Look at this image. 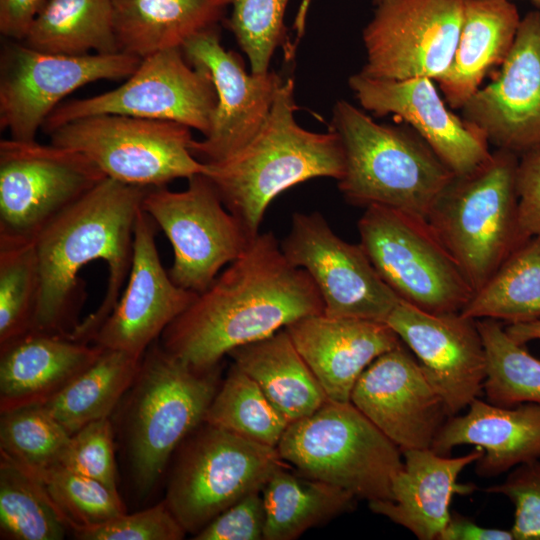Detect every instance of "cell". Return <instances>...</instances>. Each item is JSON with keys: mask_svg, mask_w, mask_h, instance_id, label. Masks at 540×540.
I'll use <instances>...</instances> for the list:
<instances>
[{"mask_svg": "<svg viewBox=\"0 0 540 540\" xmlns=\"http://www.w3.org/2000/svg\"><path fill=\"white\" fill-rule=\"evenodd\" d=\"M536 7L537 9H540V0H530Z\"/></svg>", "mask_w": 540, "mask_h": 540, "instance_id": "f907efd6", "label": "cell"}, {"mask_svg": "<svg viewBox=\"0 0 540 540\" xmlns=\"http://www.w3.org/2000/svg\"><path fill=\"white\" fill-rule=\"evenodd\" d=\"M460 313L509 324L540 319V234L516 247Z\"/></svg>", "mask_w": 540, "mask_h": 540, "instance_id": "d6a6232c", "label": "cell"}, {"mask_svg": "<svg viewBox=\"0 0 540 540\" xmlns=\"http://www.w3.org/2000/svg\"><path fill=\"white\" fill-rule=\"evenodd\" d=\"M106 177L76 150L36 140H1L0 241L34 242Z\"/></svg>", "mask_w": 540, "mask_h": 540, "instance_id": "8fae6325", "label": "cell"}, {"mask_svg": "<svg viewBox=\"0 0 540 540\" xmlns=\"http://www.w3.org/2000/svg\"><path fill=\"white\" fill-rule=\"evenodd\" d=\"M350 402L401 451L431 448L449 418L442 397L403 342L365 369Z\"/></svg>", "mask_w": 540, "mask_h": 540, "instance_id": "ffe728a7", "label": "cell"}, {"mask_svg": "<svg viewBox=\"0 0 540 540\" xmlns=\"http://www.w3.org/2000/svg\"><path fill=\"white\" fill-rule=\"evenodd\" d=\"M59 465L118 491L113 429L109 417L91 422L72 434Z\"/></svg>", "mask_w": 540, "mask_h": 540, "instance_id": "60d3db41", "label": "cell"}, {"mask_svg": "<svg viewBox=\"0 0 540 540\" xmlns=\"http://www.w3.org/2000/svg\"><path fill=\"white\" fill-rule=\"evenodd\" d=\"M521 18L510 0H463L460 32L450 65L435 82L452 109H461L486 75L509 54Z\"/></svg>", "mask_w": 540, "mask_h": 540, "instance_id": "4316f807", "label": "cell"}, {"mask_svg": "<svg viewBox=\"0 0 540 540\" xmlns=\"http://www.w3.org/2000/svg\"><path fill=\"white\" fill-rule=\"evenodd\" d=\"M439 540H514L511 530L477 525L457 513H451Z\"/></svg>", "mask_w": 540, "mask_h": 540, "instance_id": "7dc6e473", "label": "cell"}, {"mask_svg": "<svg viewBox=\"0 0 540 540\" xmlns=\"http://www.w3.org/2000/svg\"><path fill=\"white\" fill-rule=\"evenodd\" d=\"M295 83L284 80L271 111L257 134L231 157L205 164L203 173L224 206L251 238L270 203L282 192L317 177L340 180L345 155L338 134L313 132L295 119Z\"/></svg>", "mask_w": 540, "mask_h": 540, "instance_id": "3957f363", "label": "cell"}, {"mask_svg": "<svg viewBox=\"0 0 540 540\" xmlns=\"http://www.w3.org/2000/svg\"><path fill=\"white\" fill-rule=\"evenodd\" d=\"M289 0H231L228 27L246 54L250 72H269L271 58L279 46L286 45L284 23Z\"/></svg>", "mask_w": 540, "mask_h": 540, "instance_id": "ab89813d", "label": "cell"}, {"mask_svg": "<svg viewBox=\"0 0 540 540\" xmlns=\"http://www.w3.org/2000/svg\"><path fill=\"white\" fill-rule=\"evenodd\" d=\"M517 154L496 149L475 170L454 175L427 221L474 291L524 241L518 221Z\"/></svg>", "mask_w": 540, "mask_h": 540, "instance_id": "5b68a950", "label": "cell"}, {"mask_svg": "<svg viewBox=\"0 0 540 540\" xmlns=\"http://www.w3.org/2000/svg\"><path fill=\"white\" fill-rule=\"evenodd\" d=\"M496 76L461 108L489 144L521 155L540 144V9L527 13Z\"/></svg>", "mask_w": 540, "mask_h": 540, "instance_id": "d6986e66", "label": "cell"}, {"mask_svg": "<svg viewBox=\"0 0 540 540\" xmlns=\"http://www.w3.org/2000/svg\"><path fill=\"white\" fill-rule=\"evenodd\" d=\"M140 62L123 52L72 56L11 43L1 56V129L8 130L15 140H35L47 117L66 96L99 80L127 79Z\"/></svg>", "mask_w": 540, "mask_h": 540, "instance_id": "5bb4252c", "label": "cell"}, {"mask_svg": "<svg viewBox=\"0 0 540 540\" xmlns=\"http://www.w3.org/2000/svg\"><path fill=\"white\" fill-rule=\"evenodd\" d=\"M348 85L364 110L405 121L455 175L475 170L491 155L485 135L447 107L431 78L388 80L358 72Z\"/></svg>", "mask_w": 540, "mask_h": 540, "instance_id": "7402d4cb", "label": "cell"}, {"mask_svg": "<svg viewBox=\"0 0 540 540\" xmlns=\"http://www.w3.org/2000/svg\"><path fill=\"white\" fill-rule=\"evenodd\" d=\"M285 329L327 399L336 402H349L365 369L402 343L386 322L323 313L298 319Z\"/></svg>", "mask_w": 540, "mask_h": 540, "instance_id": "603a6c76", "label": "cell"}, {"mask_svg": "<svg viewBox=\"0 0 540 540\" xmlns=\"http://www.w3.org/2000/svg\"><path fill=\"white\" fill-rule=\"evenodd\" d=\"M313 0H301L294 18L293 29L296 33L297 39H301L305 32L306 21L308 16V11L310 9L311 3ZM376 5L382 0H372Z\"/></svg>", "mask_w": 540, "mask_h": 540, "instance_id": "681fc988", "label": "cell"}, {"mask_svg": "<svg viewBox=\"0 0 540 540\" xmlns=\"http://www.w3.org/2000/svg\"><path fill=\"white\" fill-rule=\"evenodd\" d=\"M40 290L34 242L0 241V346L32 330Z\"/></svg>", "mask_w": 540, "mask_h": 540, "instance_id": "74e56055", "label": "cell"}, {"mask_svg": "<svg viewBox=\"0 0 540 540\" xmlns=\"http://www.w3.org/2000/svg\"><path fill=\"white\" fill-rule=\"evenodd\" d=\"M204 422L275 448L289 426L255 380L234 363L219 386Z\"/></svg>", "mask_w": 540, "mask_h": 540, "instance_id": "e575fe53", "label": "cell"}, {"mask_svg": "<svg viewBox=\"0 0 540 540\" xmlns=\"http://www.w3.org/2000/svg\"><path fill=\"white\" fill-rule=\"evenodd\" d=\"M460 416H450L431 449L449 455L459 445L483 450L476 473L495 477L525 462L540 460V405L498 406L474 399Z\"/></svg>", "mask_w": 540, "mask_h": 540, "instance_id": "d4e9b609", "label": "cell"}, {"mask_svg": "<svg viewBox=\"0 0 540 540\" xmlns=\"http://www.w3.org/2000/svg\"><path fill=\"white\" fill-rule=\"evenodd\" d=\"M485 491L504 495L513 503L514 522L510 530L514 540H540V460L514 467L504 482Z\"/></svg>", "mask_w": 540, "mask_h": 540, "instance_id": "7bdbcfd3", "label": "cell"}, {"mask_svg": "<svg viewBox=\"0 0 540 540\" xmlns=\"http://www.w3.org/2000/svg\"><path fill=\"white\" fill-rule=\"evenodd\" d=\"M52 144L76 150L109 178L145 188L164 187L206 170L191 152V128L165 120L101 114L68 122Z\"/></svg>", "mask_w": 540, "mask_h": 540, "instance_id": "30bf717a", "label": "cell"}, {"mask_svg": "<svg viewBox=\"0 0 540 540\" xmlns=\"http://www.w3.org/2000/svg\"><path fill=\"white\" fill-rule=\"evenodd\" d=\"M219 366L198 370L157 340L129 389L126 442L136 488L149 492L172 453L203 422L219 388Z\"/></svg>", "mask_w": 540, "mask_h": 540, "instance_id": "8992f818", "label": "cell"}, {"mask_svg": "<svg viewBox=\"0 0 540 540\" xmlns=\"http://www.w3.org/2000/svg\"><path fill=\"white\" fill-rule=\"evenodd\" d=\"M70 436L43 404L1 412V455L28 472L59 464Z\"/></svg>", "mask_w": 540, "mask_h": 540, "instance_id": "8d00e7d4", "label": "cell"}, {"mask_svg": "<svg viewBox=\"0 0 540 540\" xmlns=\"http://www.w3.org/2000/svg\"><path fill=\"white\" fill-rule=\"evenodd\" d=\"M102 351V347L68 334L37 330L1 345L0 411L44 404Z\"/></svg>", "mask_w": 540, "mask_h": 540, "instance_id": "484cf974", "label": "cell"}, {"mask_svg": "<svg viewBox=\"0 0 540 540\" xmlns=\"http://www.w3.org/2000/svg\"><path fill=\"white\" fill-rule=\"evenodd\" d=\"M505 330L514 341L522 345L532 340H540V319L509 324Z\"/></svg>", "mask_w": 540, "mask_h": 540, "instance_id": "c3c4849f", "label": "cell"}, {"mask_svg": "<svg viewBox=\"0 0 540 540\" xmlns=\"http://www.w3.org/2000/svg\"><path fill=\"white\" fill-rule=\"evenodd\" d=\"M320 313L323 301L308 273L288 261L272 232L259 233L167 326L159 343L191 367L208 370L234 349Z\"/></svg>", "mask_w": 540, "mask_h": 540, "instance_id": "7a4b0ae2", "label": "cell"}, {"mask_svg": "<svg viewBox=\"0 0 540 540\" xmlns=\"http://www.w3.org/2000/svg\"><path fill=\"white\" fill-rule=\"evenodd\" d=\"M149 189L106 177L40 232L32 330L92 342L127 282L136 218Z\"/></svg>", "mask_w": 540, "mask_h": 540, "instance_id": "6da1fadb", "label": "cell"}, {"mask_svg": "<svg viewBox=\"0 0 540 540\" xmlns=\"http://www.w3.org/2000/svg\"><path fill=\"white\" fill-rule=\"evenodd\" d=\"M516 186L519 231L525 241L540 234V144L521 154Z\"/></svg>", "mask_w": 540, "mask_h": 540, "instance_id": "f6af8a7d", "label": "cell"}, {"mask_svg": "<svg viewBox=\"0 0 540 540\" xmlns=\"http://www.w3.org/2000/svg\"><path fill=\"white\" fill-rule=\"evenodd\" d=\"M28 473L42 483L72 531L125 513L118 491L59 464Z\"/></svg>", "mask_w": 540, "mask_h": 540, "instance_id": "f35d334b", "label": "cell"}, {"mask_svg": "<svg viewBox=\"0 0 540 540\" xmlns=\"http://www.w3.org/2000/svg\"><path fill=\"white\" fill-rule=\"evenodd\" d=\"M363 29L372 78L434 81L451 63L462 21L463 0H382Z\"/></svg>", "mask_w": 540, "mask_h": 540, "instance_id": "2e32d148", "label": "cell"}, {"mask_svg": "<svg viewBox=\"0 0 540 540\" xmlns=\"http://www.w3.org/2000/svg\"><path fill=\"white\" fill-rule=\"evenodd\" d=\"M277 450L297 472L368 502L392 499L401 449L350 401L328 400L289 424Z\"/></svg>", "mask_w": 540, "mask_h": 540, "instance_id": "52a82bcc", "label": "cell"}, {"mask_svg": "<svg viewBox=\"0 0 540 540\" xmlns=\"http://www.w3.org/2000/svg\"><path fill=\"white\" fill-rule=\"evenodd\" d=\"M142 357L103 348L91 365L43 405L72 435L110 416L133 385Z\"/></svg>", "mask_w": 540, "mask_h": 540, "instance_id": "1f68e13d", "label": "cell"}, {"mask_svg": "<svg viewBox=\"0 0 540 540\" xmlns=\"http://www.w3.org/2000/svg\"><path fill=\"white\" fill-rule=\"evenodd\" d=\"M358 231L372 265L402 301L431 313H454L472 298L474 289L427 220L372 205Z\"/></svg>", "mask_w": 540, "mask_h": 540, "instance_id": "ba28073f", "label": "cell"}, {"mask_svg": "<svg viewBox=\"0 0 540 540\" xmlns=\"http://www.w3.org/2000/svg\"><path fill=\"white\" fill-rule=\"evenodd\" d=\"M70 529L42 483L1 455L0 534L9 540H60Z\"/></svg>", "mask_w": 540, "mask_h": 540, "instance_id": "836d02e7", "label": "cell"}, {"mask_svg": "<svg viewBox=\"0 0 540 540\" xmlns=\"http://www.w3.org/2000/svg\"><path fill=\"white\" fill-rule=\"evenodd\" d=\"M217 104L210 73L192 66L181 48L150 55L119 87L88 98L62 102L45 120L50 134L76 119L119 114L173 121L206 136Z\"/></svg>", "mask_w": 540, "mask_h": 540, "instance_id": "4fadbf2b", "label": "cell"}, {"mask_svg": "<svg viewBox=\"0 0 540 540\" xmlns=\"http://www.w3.org/2000/svg\"><path fill=\"white\" fill-rule=\"evenodd\" d=\"M265 520L262 492L254 491L217 515L193 539L263 540Z\"/></svg>", "mask_w": 540, "mask_h": 540, "instance_id": "ee69618b", "label": "cell"}, {"mask_svg": "<svg viewBox=\"0 0 540 540\" xmlns=\"http://www.w3.org/2000/svg\"><path fill=\"white\" fill-rule=\"evenodd\" d=\"M261 492L266 515L264 540L296 539L352 510L356 499L341 488L289 470L288 465L276 469Z\"/></svg>", "mask_w": 540, "mask_h": 540, "instance_id": "f546056e", "label": "cell"}, {"mask_svg": "<svg viewBox=\"0 0 540 540\" xmlns=\"http://www.w3.org/2000/svg\"><path fill=\"white\" fill-rule=\"evenodd\" d=\"M181 50L192 66L210 73L217 95L210 130L190 150L205 164L224 161L260 130L284 80L274 71L247 73L239 55L223 47L218 23L193 33Z\"/></svg>", "mask_w": 540, "mask_h": 540, "instance_id": "e0dca14e", "label": "cell"}, {"mask_svg": "<svg viewBox=\"0 0 540 540\" xmlns=\"http://www.w3.org/2000/svg\"><path fill=\"white\" fill-rule=\"evenodd\" d=\"M158 226L142 209L134 227L133 256L125 287L92 343L142 357L197 293L178 286L161 263Z\"/></svg>", "mask_w": 540, "mask_h": 540, "instance_id": "44dd1931", "label": "cell"}, {"mask_svg": "<svg viewBox=\"0 0 540 540\" xmlns=\"http://www.w3.org/2000/svg\"><path fill=\"white\" fill-rule=\"evenodd\" d=\"M47 0H0V32L22 42Z\"/></svg>", "mask_w": 540, "mask_h": 540, "instance_id": "bcb514c9", "label": "cell"}, {"mask_svg": "<svg viewBox=\"0 0 540 540\" xmlns=\"http://www.w3.org/2000/svg\"><path fill=\"white\" fill-rule=\"evenodd\" d=\"M182 191L150 188L142 202L146 212L173 248L168 273L178 286L197 294L205 291L252 241L228 211L204 174L188 179Z\"/></svg>", "mask_w": 540, "mask_h": 540, "instance_id": "7c38bea8", "label": "cell"}, {"mask_svg": "<svg viewBox=\"0 0 540 540\" xmlns=\"http://www.w3.org/2000/svg\"><path fill=\"white\" fill-rule=\"evenodd\" d=\"M229 355L289 424L310 416L328 401L285 328L240 346Z\"/></svg>", "mask_w": 540, "mask_h": 540, "instance_id": "f1b7e54d", "label": "cell"}, {"mask_svg": "<svg viewBox=\"0 0 540 540\" xmlns=\"http://www.w3.org/2000/svg\"><path fill=\"white\" fill-rule=\"evenodd\" d=\"M187 532L165 501L133 514L73 530L80 540H180Z\"/></svg>", "mask_w": 540, "mask_h": 540, "instance_id": "b9f144b4", "label": "cell"}, {"mask_svg": "<svg viewBox=\"0 0 540 540\" xmlns=\"http://www.w3.org/2000/svg\"><path fill=\"white\" fill-rule=\"evenodd\" d=\"M486 352L483 391L490 403L511 407L522 403L540 405V359L514 341L494 319H478Z\"/></svg>", "mask_w": 540, "mask_h": 540, "instance_id": "d590c367", "label": "cell"}, {"mask_svg": "<svg viewBox=\"0 0 540 540\" xmlns=\"http://www.w3.org/2000/svg\"><path fill=\"white\" fill-rule=\"evenodd\" d=\"M386 323L412 351L449 417L479 397L487 362L477 320L460 312L431 313L400 300Z\"/></svg>", "mask_w": 540, "mask_h": 540, "instance_id": "ac0fdd59", "label": "cell"}, {"mask_svg": "<svg viewBox=\"0 0 540 540\" xmlns=\"http://www.w3.org/2000/svg\"><path fill=\"white\" fill-rule=\"evenodd\" d=\"M281 249L292 265L311 277L327 316L386 322L401 300L361 244L340 238L319 212L294 213Z\"/></svg>", "mask_w": 540, "mask_h": 540, "instance_id": "9a60e30c", "label": "cell"}, {"mask_svg": "<svg viewBox=\"0 0 540 540\" xmlns=\"http://www.w3.org/2000/svg\"><path fill=\"white\" fill-rule=\"evenodd\" d=\"M22 43L61 55L118 53L111 0H47Z\"/></svg>", "mask_w": 540, "mask_h": 540, "instance_id": "4dcf8cb0", "label": "cell"}, {"mask_svg": "<svg viewBox=\"0 0 540 540\" xmlns=\"http://www.w3.org/2000/svg\"><path fill=\"white\" fill-rule=\"evenodd\" d=\"M403 466L392 483V499L369 503L370 510L406 528L420 540H439L448 523L455 494L466 495L475 488L457 482L461 472L475 463L483 450L450 457L431 448L402 451Z\"/></svg>", "mask_w": 540, "mask_h": 540, "instance_id": "cb8c5ba5", "label": "cell"}, {"mask_svg": "<svg viewBox=\"0 0 540 540\" xmlns=\"http://www.w3.org/2000/svg\"><path fill=\"white\" fill-rule=\"evenodd\" d=\"M184 441L164 501L193 535L286 465L277 448L205 422Z\"/></svg>", "mask_w": 540, "mask_h": 540, "instance_id": "9c48e42d", "label": "cell"}, {"mask_svg": "<svg viewBox=\"0 0 540 540\" xmlns=\"http://www.w3.org/2000/svg\"><path fill=\"white\" fill-rule=\"evenodd\" d=\"M345 171L338 188L351 204L379 205L427 220L454 177L450 168L411 128L375 122L346 100L332 109Z\"/></svg>", "mask_w": 540, "mask_h": 540, "instance_id": "277c9868", "label": "cell"}, {"mask_svg": "<svg viewBox=\"0 0 540 540\" xmlns=\"http://www.w3.org/2000/svg\"><path fill=\"white\" fill-rule=\"evenodd\" d=\"M231 0H111L120 52L144 59L181 48L198 30L217 23Z\"/></svg>", "mask_w": 540, "mask_h": 540, "instance_id": "83f0119b", "label": "cell"}]
</instances>
